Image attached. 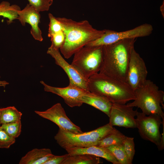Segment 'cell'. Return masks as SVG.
I'll list each match as a JSON object with an SVG mask.
<instances>
[{"instance_id": "obj_1", "label": "cell", "mask_w": 164, "mask_h": 164, "mask_svg": "<svg viewBox=\"0 0 164 164\" xmlns=\"http://www.w3.org/2000/svg\"><path fill=\"white\" fill-rule=\"evenodd\" d=\"M135 39H126L102 46L99 73L126 82L131 53Z\"/></svg>"}, {"instance_id": "obj_2", "label": "cell", "mask_w": 164, "mask_h": 164, "mask_svg": "<svg viewBox=\"0 0 164 164\" xmlns=\"http://www.w3.org/2000/svg\"><path fill=\"white\" fill-rule=\"evenodd\" d=\"M61 23L65 35L64 44L60 50L65 58H70L89 43L101 37L104 30L93 27L87 20L77 22L65 17H56Z\"/></svg>"}, {"instance_id": "obj_3", "label": "cell", "mask_w": 164, "mask_h": 164, "mask_svg": "<svg viewBox=\"0 0 164 164\" xmlns=\"http://www.w3.org/2000/svg\"><path fill=\"white\" fill-rule=\"evenodd\" d=\"M90 92L106 98L113 104H126L135 98V92L126 83L98 72L88 79Z\"/></svg>"}, {"instance_id": "obj_4", "label": "cell", "mask_w": 164, "mask_h": 164, "mask_svg": "<svg viewBox=\"0 0 164 164\" xmlns=\"http://www.w3.org/2000/svg\"><path fill=\"white\" fill-rule=\"evenodd\" d=\"M135 98L126 105L140 108L147 115L158 114L164 119V92L153 82L146 80L143 84L135 91Z\"/></svg>"}, {"instance_id": "obj_5", "label": "cell", "mask_w": 164, "mask_h": 164, "mask_svg": "<svg viewBox=\"0 0 164 164\" xmlns=\"http://www.w3.org/2000/svg\"><path fill=\"white\" fill-rule=\"evenodd\" d=\"M115 128L109 123L95 130L79 134L72 133L59 128L54 139L65 149L96 145L101 139Z\"/></svg>"}, {"instance_id": "obj_6", "label": "cell", "mask_w": 164, "mask_h": 164, "mask_svg": "<svg viewBox=\"0 0 164 164\" xmlns=\"http://www.w3.org/2000/svg\"><path fill=\"white\" fill-rule=\"evenodd\" d=\"M73 55L71 64L87 80L99 72L102 46H85Z\"/></svg>"}, {"instance_id": "obj_7", "label": "cell", "mask_w": 164, "mask_h": 164, "mask_svg": "<svg viewBox=\"0 0 164 164\" xmlns=\"http://www.w3.org/2000/svg\"><path fill=\"white\" fill-rule=\"evenodd\" d=\"M153 30L151 24L145 23L133 29L122 32L104 29V32L100 38L90 42L85 46H103L111 44L118 41L148 36Z\"/></svg>"}, {"instance_id": "obj_8", "label": "cell", "mask_w": 164, "mask_h": 164, "mask_svg": "<svg viewBox=\"0 0 164 164\" xmlns=\"http://www.w3.org/2000/svg\"><path fill=\"white\" fill-rule=\"evenodd\" d=\"M135 118L136 128L141 137L155 144L160 149L161 135L160 127L162 123L161 117L158 114L147 115L138 112Z\"/></svg>"}, {"instance_id": "obj_9", "label": "cell", "mask_w": 164, "mask_h": 164, "mask_svg": "<svg viewBox=\"0 0 164 164\" xmlns=\"http://www.w3.org/2000/svg\"><path fill=\"white\" fill-rule=\"evenodd\" d=\"M35 112L40 117L53 122L59 128L65 131L73 134L83 132L80 128L68 117L60 103L55 104L45 111H35Z\"/></svg>"}, {"instance_id": "obj_10", "label": "cell", "mask_w": 164, "mask_h": 164, "mask_svg": "<svg viewBox=\"0 0 164 164\" xmlns=\"http://www.w3.org/2000/svg\"><path fill=\"white\" fill-rule=\"evenodd\" d=\"M148 73L144 60L133 47L131 53L126 82L135 91L147 80Z\"/></svg>"}, {"instance_id": "obj_11", "label": "cell", "mask_w": 164, "mask_h": 164, "mask_svg": "<svg viewBox=\"0 0 164 164\" xmlns=\"http://www.w3.org/2000/svg\"><path fill=\"white\" fill-rule=\"evenodd\" d=\"M137 110L125 104L113 103L110 112L109 123L112 126L126 128H136L135 116Z\"/></svg>"}, {"instance_id": "obj_12", "label": "cell", "mask_w": 164, "mask_h": 164, "mask_svg": "<svg viewBox=\"0 0 164 164\" xmlns=\"http://www.w3.org/2000/svg\"><path fill=\"white\" fill-rule=\"evenodd\" d=\"M47 53L54 58L56 64L60 67L66 73L69 79V85L76 86L89 91L88 80L64 59L61 55L59 50L50 46L48 48Z\"/></svg>"}, {"instance_id": "obj_13", "label": "cell", "mask_w": 164, "mask_h": 164, "mask_svg": "<svg viewBox=\"0 0 164 164\" xmlns=\"http://www.w3.org/2000/svg\"><path fill=\"white\" fill-rule=\"evenodd\" d=\"M40 83L43 86L45 91L50 92L61 97L65 102L71 108L81 106L83 104L81 101V97L88 91L69 85L67 87H59L48 85L43 81H40Z\"/></svg>"}, {"instance_id": "obj_14", "label": "cell", "mask_w": 164, "mask_h": 164, "mask_svg": "<svg viewBox=\"0 0 164 164\" xmlns=\"http://www.w3.org/2000/svg\"><path fill=\"white\" fill-rule=\"evenodd\" d=\"M18 15L17 19L22 26H25L26 23L31 26L30 33L33 38L39 41H43L42 32L39 26L41 18L39 12L28 4L23 9L18 12Z\"/></svg>"}, {"instance_id": "obj_15", "label": "cell", "mask_w": 164, "mask_h": 164, "mask_svg": "<svg viewBox=\"0 0 164 164\" xmlns=\"http://www.w3.org/2000/svg\"><path fill=\"white\" fill-rule=\"evenodd\" d=\"M69 155H90L103 158L113 164H120L111 152L106 148L97 145L74 147L65 149Z\"/></svg>"}, {"instance_id": "obj_16", "label": "cell", "mask_w": 164, "mask_h": 164, "mask_svg": "<svg viewBox=\"0 0 164 164\" xmlns=\"http://www.w3.org/2000/svg\"><path fill=\"white\" fill-rule=\"evenodd\" d=\"M81 101L100 110L108 117L113 103L105 97L87 91L81 97Z\"/></svg>"}, {"instance_id": "obj_17", "label": "cell", "mask_w": 164, "mask_h": 164, "mask_svg": "<svg viewBox=\"0 0 164 164\" xmlns=\"http://www.w3.org/2000/svg\"><path fill=\"white\" fill-rule=\"evenodd\" d=\"M53 155L48 148H35L21 159L19 164H44Z\"/></svg>"}, {"instance_id": "obj_18", "label": "cell", "mask_w": 164, "mask_h": 164, "mask_svg": "<svg viewBox=\"0 0 164 164\" xmlns=\"http://www.w3.org/2000/svg\"><path fill=\"white\" fill-rule=\"evenodd\" d=\"M21 10L20 7L17 5H11L8 2L3 1L0 3V16L7 18V23L8 24L13 22V21L17 19L18 16V12Z\"/></svg>"}, {"instance_id": "obj_19", "label": "cell", "mask_w": 164, "mask_h": 164, "mask_svg": "<svg viewBox=\"0 0 164 164\" xmlns=\"http://www.w3.org/2000/svg\"><path fill=\"white\" fill-rule=\"evenodd\" d=\"M102 163L99 157L90 155H69L62 164H98Z\"/></svg>"}, {"instance_id": "obj_20", "label": "cell", "mask_w": 164, "mask_h": 164, "mask_svg": "<svg viewBox=\"0 0 164 164\" xmlns=\"http://www.w3.org/2000/svg\"><path fill=\"white\" fill-rule=\"evenodd\" d=\"M126 136L115 128L101 139L96 145L106 147L111 145L122 144Z\"/></svg>"}, {"instance_id": "obj_21", "label": "cell", "mask_w": 164, "mask_h": 164, "mask_svg": "<svg viewBox=\"0 0 164 164\" xmlns=\"http://www.w3.org/2000/svg\"><path fill=\"white\" fill-rule=\"evenodd\" d=\"M22 113L14 106L1 108V125L21 121Z\"/></svg>"}, {"instance_id": "obj_22", "label": "cell", "mask_w": 164, "mask_h": 164, "mask_svg": "<svg viewBox=\"0 0 164 164\" xmlns=\"http://www.w3.org/2000/svg\"><path fill=\"white\" fill-rule=\"evenodd\" d=\"M106 148L113 154L120 164H132L127 157L123 144L112 145Z\"/></svg>"}, {"instance_id": "obj_23", "label": "cell", "mask_w": 164, "mask_h": 164, "mask_svg": "<svg viewBox=\"0 0 164 164\" xmlns=\"http://www.w3.org/2000/svg\"><path fill=\"white\" fill-rule=\"evenodd\" d=\"M1 126L8 134L15 139L21 133V121L2 124Z\"/></svg>"}, {"instance_id": "obj_24", "label": "cell", "mask_w": 164, "mask_h": 164, "mask_svg": "<svg viewBox=\"0 0 164 164\" xmlns=\"http://www.w3.org/2000/svg\"><path fill=\"white\" fill-rule=\"evenodd\" d=\"M50 20L48 36L51 37L53 35L63 30V27L60 22L51 13L48 14Z\"/></svg>"}, {"instance_id": "obj_25", "label": "cell", "mask_w": 164, "mask_h": 164, "mask_svg": "<svg viewBox=\"0 0 164 164\" xmlns=\"http://www.w3.org/2000/svg\"><path fill=\"white\" fill-rule=\"evenodd\" d=\"M29 4L39 12L48 11L53 3V0H27Z\"/></svg>"}, {"instance_id": "obj_26", "label": "cell", "mask_w": 164, "mask_h": 164, "mask_svg": "<svg viewBox=\"0 0 164 164\" xmlns=\"http://www.w3.org/2000/svg\"><path fill=\"white\" fill-rule=\"evenodd\" d=\"M123 145L128 159L132 163L135 152L134 138L126 136Z\"/></svg>"}, {"instance_id": "obj_27", "label": "cell", "mask_w": 164, "mask_h": 164, "mask_svg": "<svg viewBox=\"0 0 164 164\" xmlns=\"http://www.w3.org/2000/svg\"><path fill=\"white\" fill-rule=\"evenodd\" d=\"M15 142V139L8 134L0 126V148L9 149Z\"/></svg>"}, {"instance_id": "obj_28", "label": "cell", "mask_w": 164, "mask_h": 164, "mask_svg": "<svg viewBox=\"0 0 164 164\" xmlns=\"http://www.w3.org/2000/svg\"><path fill=\"white\" fill-rule=\"evenodd\" d=\"M52 47L59 50L63 45L64 42L65 37L63 30L53 35L51 37Z\"/></svg>"}, {"instance_id": "obj_29", "label": "cell", "mask_w": 164, "mask_h": 164, "mask_svg": "<svg viewBox=\"0 0 164 164\" xmlns=\"http://www.w3.org/2000/svg\"><path fill=\"white\" fill-rule=\"evenodd\" d=\"M69 155L68 153L60 156L54 155L44 164H62L64 161Z\"/></svg>"}, {"instance_id": "obj_30", "label": "cell", "mask_w": 164, "mask_h": 164, "mask_svg": "<svg viewBox=\"0 0 164 164\" xmlns=\"http://www.w3.org/2000/svg\"><path fill=\"white\" fill-rule=\"evenodd\" d=\"M9 84V83L7 82L4 80L2 81L0 80V86H2L5 87L7 85Z\"/></svg>"}, {"instance_id": "obj_31", "label": "cell", "mask_w": 164, "mask_h": 164, "mask_svg": "<svg viewBox=\"0 0 164 164\" xmlns=\"http://www.w3.org/2000/svg\"><path fill=\"white\" fill-rule=\"evenodd\" d=\"M1 108H0V125L1 124Z\"/></svg>"}]
</instances>
